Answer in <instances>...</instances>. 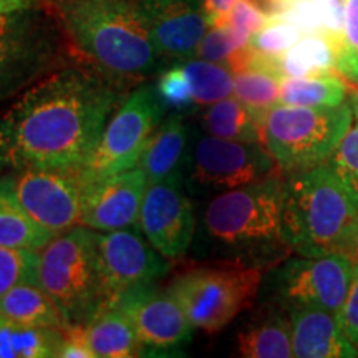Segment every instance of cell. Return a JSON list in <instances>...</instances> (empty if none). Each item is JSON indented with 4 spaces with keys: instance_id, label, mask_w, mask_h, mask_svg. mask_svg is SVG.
<instances>
[{
    "instance_id": "f546056e",
    "label": "cell",
    "mask_w": 358,
    "mask_h": 358,
    "mask_svg": "<svg viewBox=\"0 0 358 358\" xmlns=\"http://www.w3.org/2000/svg\"><path fill=\"white\" fill-rule=\"evenodd\" d=\"M37 250L0 245V297L22 282L37 284Z\"/></svg>"
},
{
    "instance_id": "836d02e7",
    "label": "cell",
    "mask_w": 358,
    "mask_h": 358,
    "mask_svg": "<svg viewBox=\"0 0 358 358\" xmlns=\"http://www.w3.org/2000/svg\"><path fill=\"white\" fill-rule=\"evenodd\" d=\"M302 32L294 24L284 19H272L266 27L250 37L249 45L254 50L266 57L279 58L297 43Z\"/></svg>"
},
{
    "instance_id": "6da1fadb",
    "label": "cell",
    "mask_w": 358,
    "mask_h": 358,
    "mask_svg": "<svg viewBox=\"0 0 358 358\" xmlns=\"http://www.w3.org/2000/svg\"><path fill=\"white\" fill-rule=\"evenodd\" d=\"M122 96L123 87L92 66H60L0 120V156L13 168H82Z\"/></svg>"
},
{
    "instance_id": "30bf717a",
    "label": "cell",
    "mask_w": 358,
    "mask_h": 358,
    "mask_svg": "<svg viewBox=\"0 0 358 358\" xmlns=\"http://www.w3.org/2000/svg\"><path fill=\"white\" fill-rule=\"evenodd\" d=\"M96 257L103 306H111L131 290L156 284L171 267L146 237L128 227L105 234L96 231Z\"/></svg>"
},
{
    "instance_id": "8fae6325",
    "label": "cell",
    "mask_w": 358,
    "mask_h": 358,
    "mask_svg": "<svg viewBox=\"0 0 358 358\" xmlns=\"http://www.w3.org/2000/svg\"><path fill=\"white\" fill-rule=\"evenodd\" d=\"M13 186L25 211L53 236L77 226L82 216V168H17Z\"/></svg>"
},
{
    "instance_id": "d4e9b609",
    "label": "cell",
    "mask_w": 358,
    "mask_h": 358,
    "mask_svg": "<svg viewBox=\"0 0 358 358\" xmlns=\"http://www.w3.org/2000/svg\"><path fill=\"white\" fill-rule=\"evenodd\" d=\"M60 342V329L27 327L0 312V358H52Z\"/></svg>"
},
{
    "instance_id": "cb8c5ba5",
    "label": "cell",
    "mask_w": 358,
    "mask_h": 358,
    "mask_svg": "<svg viewBox=\"0 0 358 358\" xmlns=\"http://www.w3.org/2000/svg\"><path fill=\"white\" fill-rule=\"evenodd\" d=\"M203 127L208 134L245 143L262 145V122L237 98H224L213 103L203 115Z\"/></svg>"
},
{
    "instance_id": "2e32d148",
    "label": "cell",
    "mask_w": 358,
    "mask_h": 358,
    "mask_svg": "<svg viewBox=\"0 0 358 358\" xmlns=\"http://www.w3.org/2000/svg\"><path fill=\"white\" fill-rule=\"evenodd\" d=\"M146 186L148 179L141 168L87 182L83 187L80 224L98 232L134 226L140 217Z\"/></svg>"
},
{
    "instance_id": "44dd1931",
    "label": "cell",
    "mask_w": 358,
    "mask_h": 358,
    "mask_svg": "<svg viewBox=\"0 0 358 358\" xmlns=\"http://www.w3.org/2000/svg\"><path fill=\"white\" fill-rule=\"evenodd\" d=\"M53 237L25 211L15 192L13 178H0V245L38 250Z\"/></svg>"
},
{
    "instance_id": "5b68a950",
    "label": "cell",
    "mask_w": 358,
    "mask_h": 358,
    "mask_svg": "<svg viewBox=\"0 0 358 358\" xmlns=\"http://www.w3.org/2000/svg\"><path fill=\"white\" fill-rule=\"evenodd\" d=\"M37 284L55 302L65 325H85L103 306L96 231L73 226L37 250Z\"/></svg>"
},
{
    "instance_id": "8d00e7d4",
    "label": "cell",
    "mask_w": 358,
    "mask_h": 358,
    "mask_svg": "<svg viewBox=\"0 0 358 358\" xmlns=\"http://www.w3.org/2000/svg\"><path fill=\"white\" fill-rule=\"evenodd\" d=\"M268 22H271V19H268L266 13L259 10L250 0H239L231 10L229 17H227L226 25L232 27V29L245 35V37H252L262 27H266Z\"/></svg>"
},
{
    "instance_id": "7c38bea8",
    "label": "cell",
    "mask_w": 358,
    "mask_h": 358,
    "mask_svg": "<svg viewBox=\"0 0 358 358\" xmlns=\"http://www.w3.org/2000/svg\"><path fill=\"white\" fill-rule=\"evenodd\" d=\"M191 181L201 189L229 191L275 173V161L261 143L199 138L189 156Z\"/></svg>"
},
{
    "instance_id": "4316f807",
    "label": "cell",
    "mask_w": 358,
    "mask_h": 358,
    "mask_svg": "<svg viewBox=\"0 0 358 358\" xmlns=\"http://www.w3.org/2000/svg\"><path fill=\"white\" fill-rule=\"evenodd\" d=\"M350 87L335 73L312 77H284L280 103L295 106H338L347 103Z\"/></svg>"
},
{
    "instance_id": "484cf974",
    "label": "cell",
    "mask_w": 358,
    "mask_h": 358,
    "mask_svg": "<svg viewBox=\"0 0 358 358\" xmlns=\"http://www.w3.org/2000/svg\"><path fill=\"white\" fill-rule=\"evenodd\" d=\"M284 77H312L337 70V48L322 34H303L279 57Z\"/></svg>"
},
{
    "instance_id": "4fadbf2b",
    "label": "cell",
    "mask_w": 358,
    "mask_h": 358,
    "mask_svg": "<svg viewBox=\"0 0 358 358\" xmlns=\"http://www.w3.org/2000/svg\"><path fill=\"white\" fill-rule=\"evenodd\" d=\"M353 277L347 254L289 259L277 272V290L289 307H320L340 315Z\"/></svg>"
},
{
    "instance_id": "f1b7e54d",
    "label": "cell",
    "mask_w": 358,
    "mask_h": 358,
    "mask_svg": "<svg viewBox=\"0 0 358 358\" xmlns=\"http://www.w3.org/2000/svg\"><path fill=\"white\" fill-rule=\"evenodd\" d=\"M181 66L189 78L192 100L198 105H213L234 93V75L227 65L189 58Z\"/></svg>"
},
{
    "instance_id": "e0dca14e",
    "label": "cell",
    "mask_w": 358,
    "mask_h": 358,
    "mask_svg": "<svg viewBox=\"0 0 358 358\" xmlns=\"http://www.w3.org/2000/svg\"><path fill=\"white\" fill-rule=\"evenodd\" d=\"M203 0H140L151 38L164 60L179 62L194 57L208 32Z\"/></svg>"
},
{
    "instance_id": "74e56055",
    "label": "cell",
    "mask_w": 358,
    "mask_h": 358,
    "mask_svg": "<svg viewBox=\"0 0 358 358\" xmlns=\"http://www.w3.org/2000/svg\"><path fill=\"white\" fill-rule=\"evenodd\" d=\"M338 319L348 340L358 348V261L353 262L352 284Z\"/></svg>"
},
{
    "instance_id": "52a82bcc",
    "label": "cell",
    "mask_w": 358,
    "mask_h": 358,
    "mask_svg": "<svg viewBox=\"0 0 358 358\" xmlns=\"http://www.w3.org/2000/svg\"><path fill=\"white\" fill-rule=\"evenodd\" d=\"M65 45L57 20L37 2L0 13V100L60 69Z\"/></svg>"
},
{
    "instance_id": "ffe728a7",
    "label": "cell",
    "mask_w": 358,
    "mask_h": 358,
    "mask_svg": "<svg viewBox=\"0 0 358 358\" xmlns=\"http://www.w3.org/2000/svg\"><path fill=\"white\" fill-rule=\"evenodd\" d=\"M85 334L96 358L140 357L145 348L129 317L116 306H103L85 324Z\"/></svg>"
},
{
    "instance_id": "b9f144b4",
    "label": "cell",
    "mask_w": 358,
    "mask_h": 358,
    "mask_svg": "<svg viewBox=\"0 0 358 358\" xmlns=\"http://www.w3.org/2000/svg\"><path fill=\"white\" fill-rule=\"evenodd\" d=\"M352 261L353 262L358 261V244H357V248H355V252H353V256H352Z\"/></svg>"
},
{
    "instance_id": "1f68e13d",
    "label": "cell",
    "mask_w": 358,
    "mask_h": 358,
    "mask_svg": "<svg viewBox=\"0 0 358 358\" xmlns=\"http://www.w3.org/2000/svg\"><path fill=\"white\" fill-rule=\"evenodd\" d=\"M250 37L239 34L237 30L232 29L229 25H217L211 27L206 35L201 40V43L196 48L194 58H201V60L208 62H217L222 64L234 55L237 50L244 48L249 45Z\"/></svg>"
},
{
    "instance_id": "ee69618b",
    "label": "cell",
    "mask_w": 358,
    "mask_h": 358,
    "mask_svg": "<svg viewBox=\"0 0 358 358\" xmlns=\"http://www.w3.org/2000/svg\"><path fill=\"white\" fill-rule=\"evenodd\" d=\"M280 2H284V3H287V6H289V3H292V2H294V0H280Z\"/></svg>"
},
{
    "instance_id": "9a60e30c",
    "label": "cell",
    "mask_w": 358,
    "mask_h": 358,
    "mask_svg": "<svg viewBox=\"0 0 358 358\" xmlns=\"http://www.w3.org/2000/svg\"><path fill=\"white\" fill-rule=\"evenodd\" d=\"M111 306L127 313L145 348L169 350L181 347L192 337V327L185 310L169 290L156 284L124 294Z\"/></svg>"
},
{
    "instance_id": "603a6c76",
    "label": "cell",
    "mask_w": 358,
    "mask_h": 358,
    "mask_svg": "<svg viewBox=\"0 0 358 358\" xmlns=\"http://www.w3.org/2000/svg\"><path fill=\"white\" fill-rule=\"evenodd\" d=\"M237 352L245 358L294 357L290 320L277 312H268L239 334Z\"/></svg>"
},
{
    "instance_id": "7a4b0ae2",
    "label": "cell",
    "mask_w": 358,
    "mask_h": 358,
    "mask_svg": "<svg viewBox=\"0 0 358 358\" xmlns=\"http://www.w3.org/2000/svg\"><path fill=\"white\" fill-rule=\"evenodd\" d=\"M47 8L66 45L120 87L155 75L163 58L151 38L140 0H35Z\"/></svg>"
},
{
    "instance_id": "7bdbcfd3",
    "label": "cell",
    "mask_w": 358,
    "mask_h": 358,
    "mask_svg": "<svg viewBox=\"0 0 358 358\" xmlns=\"http://www.w3.org/2000/svg\"><path fill=\"white\" fill-rule=\"evenodd\" d=\"M350 83H353V85H355V88L358 90V75H357V77H355V78H353V80H352V82H350Z\"/></svg>"
},
{
    "instance_id": "83f0119b",
    "label": "cell",
    "mask_w": 358,
    "mask_h": 358,
    "mask_svg": "<svg viewBox=\"0 0 358 358\" xmlns=\"http://www.w3.org/2000/svg\"><path fill=\"white\" fill-rule=\"evenodd\" d=\"M284 75L268 69L234 71V95L264 124L267 111L280 103V83Z\"/></svg>"
},
{
    "instance_id": "9c48e42d",
    "label": "cell",
    "mask_w": 358,
    "mask_h": 358,
    "mask_svg": "<svg viewBox=\"0 0 358 358\" xmlns=\"http://www.w3.org/2000/svg\"><path fill=\"white\" fill-rule=\"evenodd\" d=\"M161 116L163 106L155 87L140 83L111 115L96 148L82 166L85 185L136 166Z\"/></svg>"
},
{
    "instance_id": "ab89813d",
    "label": "cell",
    "mask_w": 358,
    "mask_h": 358,
    "mask_svg": "<svg viewBox=\"0 0 358 358\" xmlns=\"http://www.w3.org/2000/svg\"><path fill=\"white\" fill-rule=\"evenodd\" d=\"M34 2L35 0H0V13L19 10V8H24Z\"/></svg>"
},
{
    "instance_id": "7402d4cb",
    "label": "cell",
    "mask_w": 358,
    "mask_h": 358,
    "mask_svg": "<svg viewBox=\"0 0 358 358\" xmlns=\"http://www.w3.org/2000/svg\"><path fill=\"white\" fill-rule=\"evenodd\" d=\"M0 312L27 327L62 329L64 317L55 302L35 282H22L0 297Z\"/></svg>"
},
{
    "instance_id": "3957f363",
    "label": "cell",
    "mask_w": 358,
    "mask_h": 358,
    "mask_svg": "<svg viewBox=\"0 0 358 358\" xmlns=\"http://www.w3.org/2000/svg\"><path fill=\"white\" fill-rule=\"evenodd\" d=\"M282 241L299 256H353L358 206L327 164L285 179Z\"/></svg>"
},
{
    "instance_id": "4dcf8cb0",
    "label": "cell",
    "mask_w": 358,
    "mask_h": 358,
    "mask_svg": "<svg viewBox=\"0 0 358 358\" xmlns=\"http://www.w3.org/2000/svg\"><path fill=\"white\" fill-rule=\"evenodd\" d=\"M327 166L358 206V120L348 129L332 158L327 161Z\"/></svg>"
},
{
    "instance_id": "60d3db41",
    "label": "cell",
    "mask_w": 358,
    "mask_h": 358,
    "mask_svg": "<svg viewBox=\"0 0 358 358\" xmlns=\"http://www.w3.org/2000/svg\"><path fill=\"white\" fill-rule=\"evenodd\" d=\"M348 105L352 106L353 116L358 120V92L357 88L353 87H350V90H348Z\"/></svg>"
},
{
    "instance_id": "d6a6232c",
    "label": "cell",
    "mask_w": 358,
    "mask_h": 358,
    "mask_svg": "<svg viewBox=\"0 0 358 358\" xmlns=\"http://www.w3.org/2000/svg\"><path fill=\"white\" fill-rule=\"evenodd\" d=\"M155 92L163 110H171L174 113H181L194 103L189 78L181 65H174L161 71L156 80Z\"/></svg>"
},
{
    "instance_id": "d590c367",
    "label": "cell",
    "mask_w": 358,
    "mask_h": 358,
    "mask_svg": "<svg viewBox=\"0 0 358 358\" xmlns=\"http://www.w3.org/2000/svg\"><path fill=\"white\" fill-rule=\"evenodd\" d=\"M315 2L319 34L325 35L338 50L343 37L345 0H313Z\"/></svg>"
},
{
    "instance_id": "f35d334b",
    "label": "cell",
    "mask_w": 358,
    "mask_h": 358,
    "mask_svg": "<svg viewBox=\"0 0 358 358\" xmlns=\"http://www.w3.org/2000/svg\"><path fill=\"white\" fill-rule=\"evenodd\" d=\"M239 0H203L201 7H203L204 17L208 20L209 27L226 25L227 17L232 8Z\"/></svg>"
},
{
    "instance_id": "8992f818",
    "label": "cell",
    "mask_w": 358,
    "mask_h": 358,
    "mask_svg": "<svg viewBox=\"0 0 358 358\" xmlns=\"http://www.w3.org/2000/svg\"><path fill=\"white\" fill-rule=\"evenodd\" d=\"M261 280L259 267L226 261L182 268L168 290L194 329L217 334L252 303Z\"/></svg>"
},
{
    "instance_id": "ba28073f",
    "label": "cell",
    "mask_w": 358,
    "mask_h": 358,
    "mask_svg": "<svg viewBox=\"0 0 358 358\" xmlns=\"http://www.w3.org/2000/svg\"><path fill=\"white\" fill-rule=\"evenodd\" d=\"M284 186L285 181L275 171L256 182L224 191L206 208V232L231 248L284 244Z\"/></svg>"
},
{
    "instance_id": "277c9868",
    "label": "cell",
    "mask_w": 358,
    "mask_h": 358,
    "mask_svg": "<svg viewBox=\"0 0 358 358\" xmlns=\"http://www.w3.org/2000/svg\"><path fill=\"white\" fill-rule=\"evenodd\" d=\"M352 106L277 103L262 124V145L282 173L292 176L327 164L353 124Z\"/></svg>"
},
{
    "instance_id": "f6af8a7d",
    "label": "cell",
    "mask_w": 358,
    "mask_h": 358,
    "mask_svg": "<svg viewBox=\"0 0 358 358\" xmlns=\"http://www.w3.org/2000/svg\"><path fill=\"white\" fill-rule=\"evenodd\" d=\"M3 163H6V161H3V158H2V156H0V166H2V164Z\"/></svg>"
},
{
    "instance_id": "d6986e66",
    "label": "cell",
    "mask_w": 358,
    "mask_h": 358,
    "mask_svg": "<svg viewBox=\"0 0 358 358\" xmlns=\"http://www.w3.org/2000/svg\"><path fill=\"white\" fill-rule=\"evenodd\" d=\"M189 131L181 115H171L158 124L138 161L148 182L182 181L189 163Z\"/></svg>"
},
{
    "instance_id": "e575fe53",
    "label": "cell",
    "mask_w": 358,
    "mask_h": 358,
    "mask_svg": "<svg viewBox=\"0 0 358 358\" xmlns=\"http://www.w3.org/2000/svg\"><path fill=\"white\" fill-rule=\"evenodd\" d=\"M337 71L348 82L358 75V0H345L343 37L337 50Z\"/></svg>"
},
{
    "instance_id": "5bb4252c",
    "label": "cell",
    "mask_w": 358,
    "mask_h": 358,
    "mask_svg": "<svg viewBox=\"0 0 358 358\" xmlns=\"http://www.w3.org/2000/svg\"><path fill=\"white\" fill-rule=\"evenodd\" d=\"M138 224L161 256H185L194 237L196 217L182 181L148 182Z\"/></svg>"
},
{
    "instance_id": "ac0fdd59",
    "label": "cell",
    "mask_w": 358,
    "mask_h": 358,
    "mask_svg": "<svg viewBox=\"0 0 358 358\" xmlns=\"http://www.w3.org/2000/svg\"><path fill=\"white\" fill-rule=\"evenodd\" d=\"M292 350L297 358H355L338 315L320 307H290Z\"/></svg>"
}]
</instances>
